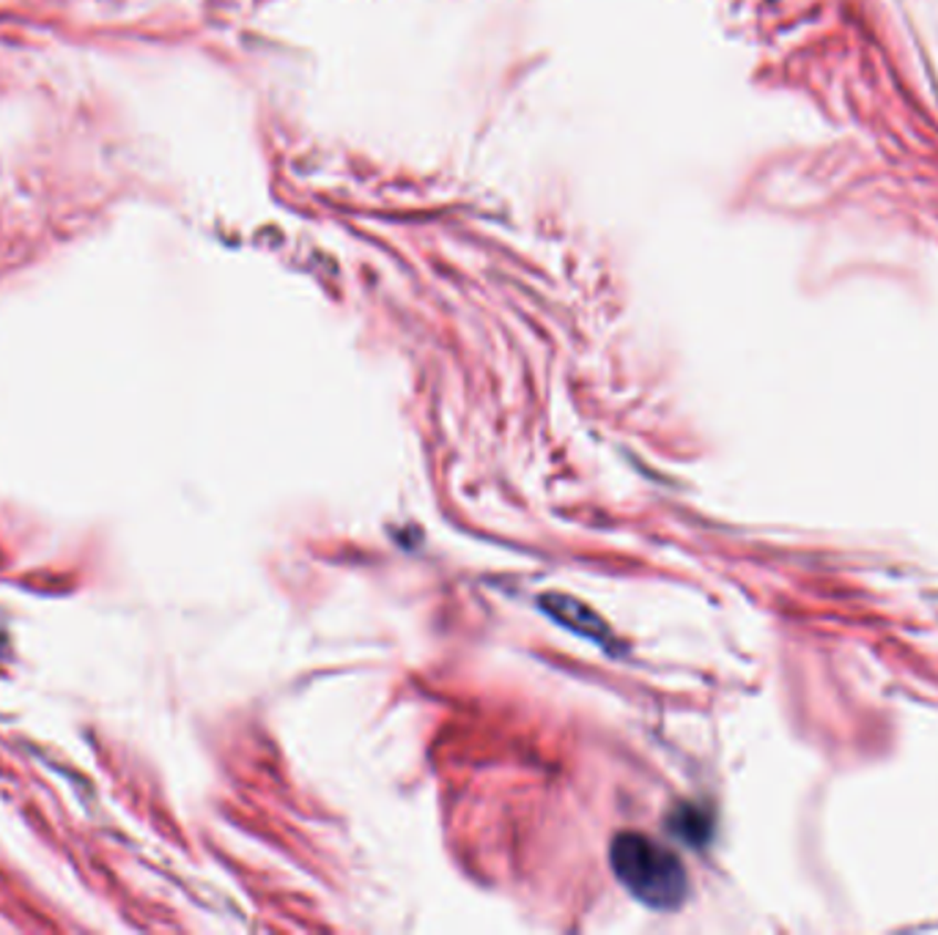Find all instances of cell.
I'll use <instances>...</instances> for the list:
<instances>
[{"instance_id": "6da1fadb", "label": "cell", "mask_w": 938, "mask_h": 935, "mask_svg": "<svg viewBox=\"0 0 938 935\" xmlns=\"http://www.w3.org/2000/svg\"><path fill=\"white\" fill-rule=\"evenodd\" d=\"M609 864L620 886L653 911L681 908L689 892L681 859L640 831H620L609 845Z\"/></svg>"}, {"instance_id": "7a4b0ae2", "label": "cell", "mask_w": 938, "mask_h": 935, "mask_svg": "<svg viewBox=\"0 0 938 935\" xmlns=\"http://www.w3.org/2000/svg\"><path fill=\"white\" fill-rule=\"evenodd\" d=\"M540 609L552 617V620L563 623L568 631L579 634V637L590 639V643L601 645V648H615L612 631L607 628V623L577 598L560 596V593H549V596L540 598Z\"/></svg>"}, {"instance_id": "3957f363", "label": "cell", "mask_w": 938, "mask_h": 935, "mask_svg": "<svg viewBox=\"0 0 938 935\" xmlns=\"http://www.w3.org/2000/svg\"><path fill=\"white\" fill-rule=\"evenodd\" d=\"M667 823H670V831L678 840H683L692 847H703L708 836H711V818H708L705 810L694 804L676 806L670 818H667Z\"/></svg>"}]
</instances>
